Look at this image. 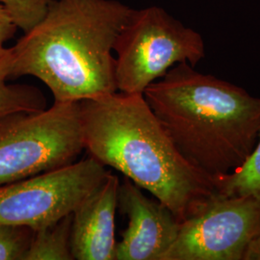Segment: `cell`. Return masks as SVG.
<instances>
[{
    "label": "cell",
    "instance_id": "cell-1",
    "mask_svg": "<svg viewBox=\"0 0 260 260\" xmlns=\"http://www.w3.org/2000/svg\"><path fill=\"white\" fill-rule=\"evenodd\" d=\"M79 104L90 157L147 190L179 222L217 193L213 178L179 152L144 93L115 92Z\"/></svg>",
    "mask_w": 260,
    "mask_h": 260
},
{
    "label": "cell",
    "instance_id": "cell-2",
    "mask_svg": "<svg viewBox=\"0 0 260 260\" xmlns=\"http://www.w3.org/2000/svg\"><path fill=\"white\" fill-rule=\"evenodd\" d=\"M133 11L117 0H54L45 19L10 47L9 79L36 77L54 103L117 92L114 46Z\"/></svg>",
    "mask_w": 260,
    "mask_h": 260
},
{
    "label": "cell",
    "instance_id": "cell-3",
    "mask_svg": "<svg viewBox=\"0 0 260 260\" xmlns=\"http://www.w3.org/2000/svg\"><path fill=\"white\" fill-rule=\"evenodd\" d=\"M144 96L188 162L217 179L237 171L255 149L260 98L179 63Z\"/></svg>",
    "mask_w": 260,
    "mask_h": 260
},
{
    "label": "cell",
    "instance_id": "cell-4",
    "mask_svg": "<svg viewBox=\"0 0 260 260\" xmlns=\"http://www.w3.org/2000/svg\"><path fill=\"white\" fill-rule=\"evenodd\" d=\"M119 92L144 93L179 63L196 67L205 57L202 35L161 7L133 11L114 46Z\"/></svg>",
    "mask_w": 260,
    "mask_h": 260
},
{
    "label": "cell",
    "instance_id": "cell-5",
    "mask_svg": "<svg viewBox=\"0 0 260 260\" xmlns=\"http://www.w3.org/2000/svg\"><path fill=\"white\" fill-rule=\"evenodd\" d=\"M84 150L79 103L0 120V185L75 163Z\"/></svg>",
    "mask_w": 260,
    "mask_h": 260
},
{
    "label": "cell",
    "instance_id": "cell-6",
    "mask_svg": "<svg viewBox=\"0 0 260 260\" xmlns=\"http://www.w3.org/2000/svg\"><path fill=\"white\" fill-rule=\"evenodd\" d=\"M260 233V199L215 193L179 224L162 260H243Z\"/></svg>",
    "mask_w": 260,
    "mask_h": 260
},
{
    "label": "cell",
    "instance_id": "cell-7",
    "mask_svg": "<svg viewBox=\"0 0 260 260\" xmlns=\"http://www.w3.org/2000/svg\"><path fill=\"white\" fill-rule=\"evenodd\" d=\"M108 174L105 166L88 157L0 185V223L37 231L73 213Z\"/></svg>",
    "mask_w": 260,
    "mask_h": 260
},
{
    "label": "cell",
    "instance_id": "cell-8",
    "mask_svg": "<svg viewBox=\"0 0 260 260\" xmlns=\"http://www.w3.org/2000/svg\"><path fill=\"white\" fill-rule=\"evenodd\" d=\"M118 207L128 223L117 242L115 260H162L177 239L180 224L177 217L126 177L119 188Z\"/></svg>",
    "mask_w": 260,
    "mask_h": 260
},
{
    "label": "cell",
    "instance_id": "cell-9",
    "mask_svg": "<svg viewBox=\"0 0 260 260\" xmlns=\"http://www.w3.org/2000/svg\"><path fill=\"white\" fill-rule=\"evenodd\" d=\"M121 181L109 174L73 212L71 248L75 260H115V220Z\"/></svg>",
    "mask_w": 260,
    "mask_h": 260
},
{
    "label": "cell",
    "instance_id": "cell-10",
    "mask_svg": "<svg viewBox=\"0 0 260 260\" xmlns=\"http://www.w3.org/2000/svg\"><path fill=\"white\" fill-rule=\"evenodd\" d=\"M11 49L0 57V120L20 112H38L47 108L43 92L30 85H10Z\"/></svg>",
    "mask_w": 260,
    "mask_h": 260
},
{
    "label": "cell",
    "instance_id": "cell-11",
    "mask_svg": "<svg viewBox=\"0 0 260 260\" xmlns=\"http://www.w3.org/2000/svg\"><path fill=\"white\" fill-rule=\"evenodd\" d=\"M73 213L34 231L23 260H74L71 248Z\"/></svg>",
    "mask_w": 260,
    "mask_h": 260
},
{
    "label": "cell",
    "instance_id": "cell-12",
    "mask_svg": "<svg viewBox=\"0 0 260 260\" xmlns=\"http://www.w3.org/2000/svg\"><path fill=\"white\" fill-rule=\"evenodd\" d=\"M217 192L224 196H253L260 199V132L255 149L237 171L214 179Z\"/></svg>",
    "mask_w": 260,
    "mask_h": 260
},
{
    "label": "cell",
    "instance_id": "cell-13",
    "mask_svg": "<svg viewBox=\"0 0 260 260\" xmlns=\"http://www.w3.org/2000/svg\"><path fill=\"white\" fill-rule=\"evenodd\" d=\"M54 0H0L17 27L27 33L45 19Z\"/></svg>",
    "mask_w": 260,
    "mask_h": 260
},
{
    "label": "cell",
    "instance_id": "cell-14",
    "mask_svg": "<svg viewBox=\"0 0 260 260\" xmlns=\"http://www.w3.org/2000/svg\"><path fill=\"white\" fill-rule=\"evenodd\" d=\"M34 235L27 225L0 223V260H23Z\"/></svg>",
    "mask_w": 260,
    "mask_h": 260
},
{
    "label": "cell",
    "instance_id": "cell-15",
    "mask_svg": "<svg viewBox=\"0 0 260 260\" xmlns=\"http://www.w3.org/2000/svg\"><path fill=\"white\" fill-rule=\"evenodd\" d=\"M17 29L18 27L13 22L7 12L0 5V57L7 51L4 44L14 37Z\"/></svg>",
    "mask_w": 260,
    "mask_h": 260
},
{
    "label": "cell",
    "instance_id": "cell-16",
    "mask_svg": "<svg viewBox=\"0 0 260 260\" xmlns=\"http://www.w3.org/2000/svg\"><path fill=\"white\" fill-rule=\"evenodd\" d=\"M243 260H260V233L249 245Z\"/></svg>",
    "mask_w": 260,
    "mask_h": 260
}]
</instances>
